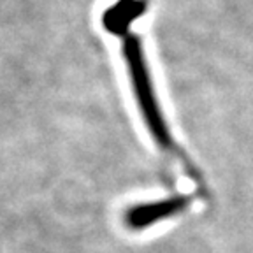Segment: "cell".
Masks as SVG:
<instances>
[{"mask_svg":"<svg viewBox=\"0 0 253 253\" xmlns=\"http://www.w3.org/2000/svg\"><path fill=\"white\" fill-rule=\"evenodd\" d=\"M123 58H125L126 67H128V76H130L132 88H134L135 100L141 109V115L144 118L148 130H150L151 137L158 144V148L167 155H172L183 164V169L188 174L190 178L194 179L199 186H204L202 176L199 169L194 166V162L186 157L185 150L176 144L172 134H170L167 122L162 115L160 104L157 100V93H155L153 83H151L150 69H148L146 58H144V49H142V42L137 36L126 34L123 37Z\"/></svg>","mask_w":253,"mask_h":253,"instance_id":"1","label":"cell"},{"mask_svg":"<svg viewBox=\"0 0 253 253\" xmlns=\"http://www.w3.org/2000/svg\"><path fill=\"white\" fill-rule=\"evenodd\" d=\"M194 202V195H172L155 202L135 204L125 211L123 221L130 230H142L167 218L185 213Z\"/></svg>","mask_w":253,"mask_h":253,"instance_id":"2","label":"cell"},{"mask_svg":"<svg viewBox=\"0 0 253 253\" xmlns=\"http://www.w3.org/2000/svg\"><path fill=\"white\" fill-rule=\"evenodd\" d=\"M144 11H146L144 0H118L115 5L106 9L102 16V25L111 34L125 37L130 25L139 20Z\"/></svg>","mask_w":253,"mask_h":253,"instance_id":"3","label":"cell"}]
</instances>
